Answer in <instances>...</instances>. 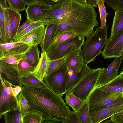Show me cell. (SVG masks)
Returning <instances> with one entry per match:
<instances>
[{
	"label": "cell",
	"mask_w": 123,
	"mask_h": 123,
	"mask_svg": "<svg viewBox=\"0 0 123 123\" xmlns=\"http://www.w3.org/2000/svg\"><path fill=\"white\" fill-rule=\"evenodd\" d=\"M95 7L88 3L74 0H58L51 5L47 15L42 20H48L50 24H66L79 34L86 38L99 25Z\"/></svg>",
	"instance_id": "obj_1"
},
{
	"label": "cell",
	"mask_w": 123,
	"mask_h": 123,
	"mask_svg": "<svg viewBox=\"0 0 123 123\" xmlns=\"http://www.w3.org/2000/svg\"><path fill=\"white\" fill-rule=\"evenodd\" d=\"M21 88L31 109L43 113L44 120L41 123H65L71 111L62 97L49 87L44 88L23 86Z\"/></svg>",
	"instance_id": "obj_2"
},
{
	"label": "cell",
	"mask_w": 123,
	"mask_h": 123,
	"mask_svg": "<svg viewBox=\"0 0 123 123\" xmlns=\"http://www.w3.org/2000/svg\"><path fill=\"white\" fill-rule=\"evenodd\" d=\"M85 64L80 72L79 79L68 92L85 102L96 86L98 79L103 68L91 69Z\"/></svg>",
	"instance_id": "obj_3"
},
{
	"label": "cell",
	"mask_w": 123,
	"mask_h": 123,
	"mask_svg": "<svg viewBox=\"0 0 123 123\" xmlns=\"http://www.w3.org/2000/svg\"><path fill=\"white\" fill-rule=\"evenodd\" d=\"M108 25L102 29L100 27L86 38L82 46V52L85 64L94 61L101 53L107 39Z\"/></svg>",
	"instance_id": "obj_4"
},
{
	"label": "cell",
	"mask_w": 123,
	"mask_h": 123,
	"mask_svg": "<svg viewBox=\"0 0 123 123\" xmlns=\"http://www.w3.org/2000/svg\"><path fill=\"white\" fill-rule=\"evenodd\" d=\"M84 42V37L80 35L69 39L56 49L49 48L46 52L50 60H57L81 49Z\"/></svg>",
	"instance_id": "obj_5"
},
{
	"label": "cell",
	"mask_w": 123,
	"mask_h": 123,
	"mask_svg": "<svg viewBox=\"0 0 123 123\" xmlns=\"http://www.w3.org/2000/svg\"><path fill=\"white\" fill-rule=\"evenodd\" d=\"M0 117L7 112L14 109L18 104V98L12 90L13 84L0 75Z\"/></svg>",
	"instance_id": "obj_6"
},
{
	"label": "cell",
	"mask_w": 123,
	"mask_h": 123,
	"mask_svg": "<svg viewBox=\"0 0 123 123\" xmlns=\"http://www.w3.org/2000/svg\"><path fill=\"white\" fill-rule=\"evenodd\" d=\"M87 101L89 109L102 108L123 101V97H116L112 92L101 90L96 86L90 95Z\"/></svg>",
	"instance_id": "obj_7"
},
{
	"label": "cell",
	"mask_w": 123,
	"mask_h": 123,
	"mask_svg": "<svg viewBox=\"0 0 123 123\" xmlns=\"http://www.w3.org/2000/svg\"><path fill=\"white\" fill-rule=\"evenodd\" d=\"M68 68L65 63L60 70L53 73L43 80L53 91L61 97L66 93L65 75Z\"/></svg>",
	"instance_id": "obj_8"
},
{
	"label": "cell",
	"mask_w": 123,
	"mask_h": 123,
	"mask_svg": "<svg viewBox=\"0 0 123 123\" xmlns=\"http://www.w3.org/2000/svg\"><path fill=\"white\" fill-rule=\"evenodd\" d=\"M123 106V101L108 106L89 109L92 123H99L116 113Z\"/></svg>",
	"instance_id": "obj_9"
},
{
	"label": "cell",
	"mask_w": 123,
	"mask_h": 123,
	"mask_svg": "<svg viewBox=\"0 0 123 123\" xmlns=\"http://www.w3.org/2000/svg\"><path fill=\"white\" fill-rule=\"evenodd\" d=\"M123 59V55L115 57L113 61L107 68H103L98 79L96 86L104 85L118 76V71Z\"/></svg>",
	"instance_id": "obj_10"
},
{
	"label": "cell",
	"mask_w": 123,
	"mask_h": 123,
	"mask_svg": "<svg viewBox=\"0 0 123 123\" xmlns=\"http://www.w3.org/2000/svg\"><path fill=\"white\" fill-rule=\"evenodd\" d=\"M27 6L25 10L27 19L32 22L42 20L47 15L51 6L39 1Z\"/></svg>",
	"instance_id": "obj_11"
},
{
	"label": "cell",
	"mask_w": 123,
	"mask_h": 123,
	"mask_svg": "<svg viewBox=\"0 0 123 123\" xmlns=\"http://www.w3.org/2000/svg\"><path fill=\"white\" fill-rule=\"evenodd\" d=\"M123 47V31L112 39H107L101 53L105 59L120 56Z\"/></svg>",
	"instance_id": "obj_12"
},
{
	"label": "cell",
	"mask_w": 123,
	"mask_h": 123,
	"mask_svg": "<svg viewBox=\"0 0 123 123\" xmlns=\"http://www.w3.org/2000/svg\"><path fill=\"white\" fill-rule=\"evenodd\" d=\"M31 47L21 42L0 44V58L25 54Z\"/></svg>",
	"instance_id": "obj_13"
},
{
	"label": "cell",
	"mask_w": 123,
	"mask_h": 123,
	"mask_svg": "<svg viewBox=\"0 0 123 123\" xmlns=\"http://www.w3.org/2000/svg\"><path fill=\"white\" fill-rule=\"evenodd\" d=\"M17 64H11L0 60V75L13 85L22 87L17 68Z\"/></svg>",
	"instance_id": "obj_14"
},
{
	"label": "cell",
	"mask_w": 123,
	"mask_h": 123,
	"mask_svg": "<svg viewBox=\"0 0 123 123\" xmlns=\"http://www.w3.org/2000/svg\"><path fill=\"white\" fill-rule=\"evenodd\" d=\"M46 32V27L40 26L24 36L19 42L24 43L31 46L38 45L43 42Z\"/></svg>",
	"instance_id": "obj_15"
},
{
	"label": "cell",
	"mask_w": 123,
	"mask_h": 123,
	"mask_svg": "<svg viewBox=\"0 0 123 123\" xmlns=\"http://www.w3.org/2000/svg\"><path fill=\"white\" fill-rule=\"evenodd\" d=\"M68 67L80 73L85 64L81 49L68 55L65 59Z\"/></svg>",
	"instance_id": "obj_16"
},
{
	"label": "cell",
	"mask_w": 123,
	"mask_h": 123,
	"mask_svg": "<svg viewBox=\"0 0 123 123\" xmlns=\"http://www.w3.org/2000/svg\"><path fill=\"white\" fill-rule=\"evenodd\" d=\"M50 61L46 52H42L39 61L31 74H33L39 80L43 81L44 78L47 76Z\"/></svg>",
	"instance_id": "obj_17"
},
{
	"label": "cell",
	"mask_w": 123,
	"mask_h": 123,
	"mask_svg": "<svg viewBox=\"0 0 123 123\" xmlns=\"http://www.w3.org/2000/svg\"><path fill=\"white\" fill-rule=\"evenodd\" d=\"M46 32L43 42L41 44L42 52H46L53 43L55 36L58 25L51 24L46 25Z\"/></svg>",
	"instance_id": "obj_18"
},
{
	"label": "cell",
	"mask_w": 123,
	"mask_h": 123,
	"mask_svg": "<svg viewBox=\"0 0 123 123\" xmlns=\"http://www.w3.org/2000/svg\"><path fill=\"white\" fill-rule=\"evenodd\" d=\"M123 31V11L115 12L114 17L109 38L112 39Z\"/></svg>",
	"instance_id": "obj_19"
},
{
	"label": "cell",
	"mask_w": 123,
	"mask_h": 123,
	"mask_svg": "<svg viewBox=\"0 0 123 123\" xmlns=\"http://www.w3.org/2000/svg\"><path fill=\"white\" fill-rule=\"evenodd\" d=\"M40 59L38 45L31 46L20 61H26L32 66H36Z\"/></svg>",
	"instance_id": "obj_20"
},
{
	"label": "cell",
	"mask_w": 123,
	"mask_h": 123,
	"mask_svg": "<svg viewBox=\"0 0 123 123\" xmlns=\"http://www.w3.org/2000/svg\"><path fill=\"white\" fill-rule=\"evenodd\" d=\"M6 9L8 13L12 27V38L16 34L19 27L21 19V15L19 12L7 6Z\"/></svg>",
	"instance_id": "obj_21"
},
{
	"label": "cell",
	"mask_w": 123,
	"mask_h": 123,
	"mask_svg": "<svg viewBox=\"0 0 123 123\" xmlns=\"http://www.w3.org/2000/svg\"><path fill=\"white\" fill-rule=\"evenodd\" d=\"M80 35L70 27L68 28L55 38L53 43L49 48L56 49L69 39Z\"/></svg>",
	"instance_id": "obj_22"
},
{
	"label": "cell",
	"mask_w": 123,
	"mask_h": 123,
	"mask_svg": "<svg viewBox=\"0 0 123 123\" xmlns=\"http://www.w3.org/2000/svg\"><path fill=\"white\" fill-rule=\"evenodd\" d=\"M123 86V77L120 75L115 78L103 86H97L105 91L113 92Z\"/></svg>",
	"instance_id": "obj_23"
},
{
	"label": "cell",
	"mask_w": 123,
	"mask_h": 123,
	"mask_svg": "<svg viewBox=\"0 0 123 123\" xmlns=\"http://www.w3.org/2000/svg\"><path fill=\"white\" fill-rule=\"evenodd\" d=\"M21 83L22 85L27 86L44 88L48 87L43 81L39 80L32 74L22 77Z\"/></svg>",
	"instance_id": "obj_24"
},
{
	"label": "cell",
	"mask_w": 123,
	"mask_h": 123,
	"mask_svg": "<svg viewBox=\"0 0 123 123\" xmlns=\"http://www.w3.org/2000/svg\"><path fill=\"white\" fill-rule=\"evenodd\" d=\"M43 113L40 111L31 109L23 118V123H41L44 120Z\"/></svg>",
	"instance_id": "obj_25"
},
{
	"label": "cell",
	"mask_w": 123,
	"mask_h": 123,
	"mask_svg": "<svg viewBox=\"0 0 123 123\" xmlns=\"http://www.w3.org/2000/svg\"><path fill=\"white\" fill-rule=\"evenodd\" d=\"M65 94L64 99L65 104L70 106L73 110L78 111L85 102L71 92H68Z\"/></svg>",
	"instance_id": "obj_26"
},
{
	"label": "cell",
	"mask_w": 123,
	"mask_h": 123,
	"mask_svg": "<svg viewBox=\"0 0 123 123\" xmlns=\"http://www.w3.org/2000/svg\"><path fill=\"white\" fill-rule=\"evenodd\" d=\"M4 115L6 123H23V118L18 106L6 112Z\"/></svg>",
	"instance_id": "obj_27"
},
{
	"label": "cell",
	"mask_w": 123,
	"mask_h": 123,
	"mask_svg": "<svg viewBox=\"0 0 123 123\" xmlns=\"http://www.w3.org/2000/svg\"><path fill=\"white\" fill-rule=\"evenodd\" d=\"M49 24L48 20H41L32 23L26 29L22 32L16 34L12 38V42H17L24 36L36 28L42 25Z\"/></svg>",
	"instance_id": "obj_28"
},
{
	"label": "cell",
	"mask_w": 123,
	"mask_h": 123,
	"mask_svg": "<svg viewBox=\"0 0 123 123\" xmlns=\"http://www.w3.org/2000/svg\"><path fill=\"white\" fill-rule=\"evenodd\" d=\"M80 76V73L77 72L68 68L65 75L66 93L77 81Z\"/></svg>",
	"instance_id": "obj_29"
},
{
	"label": "cell",
	"mask_w": 123,
	"mask_h": 123,
	"mask_svg": "<svg viewBox=\"0 0 123 123\" xmlns=\"http://www.w3.org/2000/svg\"><path fill=\"white\" fill-rule=\"evenodd\" d=\"M36 66H31L27 61H20L17 65L19 78L21 82L22 77L31 74Z\"/></svg>",
	"instance_id": "obj_30"
},
{
	"label": "cell",
	"mask_w": 123,
	"mask_h": 123,
	"mask_svg": "<svg viewBox=\"0 0 123 123\" xmlns=\"http://www.w3.org/2000/svg\"><path fill=\"white\" fill-rule=\"evenodd\" d=\"M76 112L81 123H92L87 100Z\"/></svg>",
	"instance_id": "obj_31"
},
{
	"label": "cell",
	"mask_w": 123,
	"mask_h": 123,
	"mask_svg": "<svg viewBox=\"0 0 123 123\" xmlns=\"http://www.w3.org/2000/svg\"><path fill=\"white\" fill-rule=\"evenodd\" d=\"M0 44L7 43L5 31L4 8L1 6H0Z\"/></svg>",
	"instance_id": "obj_32"
},
{
	"label": "cell",
	"mask_w": 123,
	"mask_h": 123,
	"mask_svg": "<svg viewBox=\"0 0 123 123\" xmlns=\"http://www.w3.org/2000/svg\"><path fill=\"white\" fill-rule=\"evenodd\" d=\"M18 106L22 118L26 113L31 109L28 102L23 95L22 91L17 96Z\"/></svg>",
	"instance_id": "obj_33"
},
{
	"label": "cell",
	"mask_w": 123,
	"mask_h": 123,
	"mask_svg": "<svg viewBox=\"0 0 123 123\" xmlns=\"http://www.w3.org/2000/svg\"><path fill=\"white\" fill-rule=\"evenodd\" d=\"M68 56L57 60H51L46 77L53 73L60 70L65 64V59Z\"/></svg>",
	"instance_id": "obj_34"
},
{
	"label": "cell",
	"mask_w": 123,
	"mask_h": 123,
	"mask_svg": "<svg viewBox=\"0 0 123 123\" xmlns=\"http://www.w3.org/2000/svg\"><path fill=\"white\" fill-rule=\"evenodd\" d=\"M104 2L102 0H98L97 2V5L99 9L100 21L101 28H104L106 25V18L109 14L106 10V8L104 4Z\"/></svg>",
	"instance_id": "obj_35"
},
{
	"label": "cell",
	"mask_w": 123,
	"mask_h": 123,
	"mask_svg": "<svg viewBox=\"0 0 123 123\" xmlns=\"http://www.w3.org/2000/svg\"><path fill=\"white\" fill-rule=\"evenodd\" d=\"M5 29L7 40L8 43L12 42V28L8 13L6 8H4Z\"/></svg>",
	"instance_id": "obj_36"
},
{
	"label": "cell",
	"mask_w": 123,
	"mask_h": 123,
	"mask_svg": "<svg viewBox=\"0 0 123 123\" xmlns=\"http://www.w3.org/2000/svg\"><path fill=\"white\" fill-rule=\"evenodd\" d=\"M6 1L9 7L19 12L25 10L26 5L22 0H6Z\"/></svg>",
	"instance_id": "obj_37"
},
{
	"label": "cell",
	"mask_w": 123,
	"mask_h": 123,
	"mask_svg": "<svg viewBox=\"0 0 123 123\" xmlns=\"http://www.w3.org/2000/svg\"><path fill=\"white\" fill-rule=\"evenodd\" d=\"M115 11H123V0H102Z\"/></svg>",
	"instance_id": "obj_38"
},
{
	"label": "cell",
	"mask_w": 123,
	"mask_h": 123,
	"mask_svg": "<svg viewBox=\"0 0 123 123\" xmlns=\"http://www.w3.org/2000/svg\"><path fill=\"white\" fill-rule=\"evenodd\" d=\"M25 54L0 58V60L10 64H17L20 62Z\"/></svg>",
	"instance_id": "obj_39"
},
{
	"label": "cell",
	"mask_w": 123,
	"mask_h": 123,
	"mask_svg": "<svg viewBox=\"0 0 123 123\" xmlns=\"http://www.w3.org/2000/svg\"><path fill=\"white\" fill-rule=\"evenodd\" d=\"M65 123H81L76 111H71Z\"/></svg>",
	"instance_id": "obj_40"
},
{
	"label": "cell",
	"mask_w": 123,
	"mask_h": 123,
	"mask_svg": "<svg viewBox=\"0 0 123 123\" xmlns=\"http://www.w3.org/2000/svg\"><path fill=\"white\" fill-rule=\"evenodd\" d=\"M110 118L113 123H123V111L114 114Z\"/></svg>",
	"instance_id": "obj_41"
},
{
	"label": "cell",
	"mask_w": 123,
	"mask_h": 123,
	"mask_svg": "<svg viewBox=\"0 0 123 123\" xmlns=\"http://www.w3.org/2000/svg\"><path fill=\"white\" fill-rule=\"evenodd\" d=\"M70 27L66 24H62L58 25L56 35V38L68 28Z\"/></svg>",
	"instance_id": "obj_42"
},
{
	"label": "cell",
	"mask_w": 123,
	"mask_h": 123,
	"mask_svg": "<svg viewBox=\"0 0 123 123\" xmlns=\"http://www.w3.org/2000/svg\"><path fill=\"white\" fill-rule=\"evenodd\" d=\"M32 23L28 19L20 26H19L16 34L19 33L26 29Z\"/></svg>",
	"instance_id": "obj_43"
},
{
	"label": "cell",
	"mask_w": 123,
	"mask_h": 123,
	"mask_svg": "<svg viewBox=\"0 0 123 123\" xmlns=\"http://www.w3.org/2000/svg\"><path fill=\"white\" fill-rule=\"evenodd\" d=\"M58 0H37V1H41L45 4L51 5L56 3Z\"/></svg>",
	"instance_id": "obj_44"
},
{
	"label": "cell",
	"mask_w": 123,
	"mask_h": 123,
	"mask_svg": "<svg viewBox=\"0 0 123 123\" xmlns=\"http://www.w3.org/2000/svg\"><path fill=\"white\" fill-rule=\"evenodd\" d=\"M87 2L89 3L92 6L97 7V2L98 0H86Z\"/></svg>",
	"instance_id": "obj_45"
},
{
	"label": "cell",
	"mask_w": 123,
	"mask_h": 123,
	"mask_svg": "<svg viewBox=\"0 0 123 123\" xmlns=\"http://www.w3.org/2000/svg\"><path fill=\"white\" fill-rule=\"evenodd\" d=\"M6 0H0V6L4 8H6L7 7Z\"/></svg>",
	"instance_id": "obj_46"
},
{
	"label": "cell",
	"mask_w": 123,
	"mask_h": 123,
	"mask_svg": "<svg viewBox=\"0 0 123 123\" xmlns=\"http://www.w3.org/2000/svg\"><path fill=\"white\" fill-rule=\"evenodd\" d=\"M26 4L28 5L37 1V0H22Z\"/></svg>",
	"instance_id": "obj_47"
},
{
	"label": "cell",
	"mask_w": 123,
	"mask_h": 123,
	"mask_svg": "<svg viewBox=\"0 0 123 123\" xmlns=\"http://www.w3.org/2000/svg\"><path fill=\"white\" fill-rule=\"evenodd\" d=\"M113 92L121 94L123 92V86L120 88L118 90L114 91Z\"/></svg>",
	"instance_id": "obj_48"
},
{
	"label": "cell",
	"mask_w": 123,
	"mask_h": 123,
	"mask_svg": "<svg viewBox=\"0 0 123 123\" xmlns=\"http://www.w3.org/2000/svg\"><path fill=\"white\" fill-rule=\"evenodd\" d=\"M78 2L83 3V4H86L88 2L86 1V0H74Z\"/></svg>",
	"instance_id": "obj_49"
},
{
	"label": "cell",
	"mask_w": 123,
	"mask_h": 123,
	"mask_svg": "<svg viewBox=\"0 0 123 123\" xmlns=\"http://www.w3.org/2000/svg\"><path fill=\"white\" fill-rule=\"evenodd\" d=\"M123 111V106L120 108L117 111V113H118Z\"/></svg>",
	"instance_id": "obj_50"
},
{
	"label": "cell",
	"mask_w": 123,
	"mask_h": 123,
	"mask_svg": "<svg viewBox=\"0 0 123 123\" xmlns=\"http://www.w3.org/2000/svg\"><path fill=\"white\" fill-rule=\"evenodd\" d=\"M104 123H113L111 119L109 120H107L104 122Z\"/></svg>",
	"instance_id": "obj_51"
},
{
	"label": "cell",
	"mask_w": 123,
	"mask_h": 123,
	"mask_svg": "<svg viewBox=\"0 0 123 123\" xmlns=\"http://www.w3.org/2000/svg\"><path fill=\"white\" fill-rule=\"evenodd\" d=\"M120 56L122 55H123V47L121 50L120 54Z\"/></svg>",
	"instance_id": "obj_52"
},
{
	"label": "cell",
	"mask_w": 123,
	"mask_h": 123,
	"mask_svg": "<svg viewBox=\"0 0 123 123\" xmlns=\"http://www.w3.org/2000/svg\"><path fill=\"white\" fill-rule=\"evenodd\" d=\"M119 75L123 77V71H122L120 72Z\"/></svg>",
	"instance_id": "obj_53"
},
{
	"label": "cell",
	"mask_w": 123,
	"mask_h": 123,
	"mask_svg": "<svg viewBox=\"0 0 123 123\" xmlns=\"http://www.w3.org/2000/svg\"><path fill=\"white\" fill-rule=\"evenodd\" d=\"M120 96L122 97H123V92H122L121 93Z\"/></svg>",
	"instance_id": "obj_54"
},
{
	"label": "cell",
	"mask_w": 123,
	"mask_h": 123,
	"mask_svg": "<svg viewBox=\"0 0 123 123\" xmlns=\"http://www.w3.org/2000/svg\"><path fill=\"white\" fill-rule=\"evenodd\" d=\"M122 71H123V67H122Z\"/></svg>",
	"instance_id": "obj_55"
}]
</instances>
